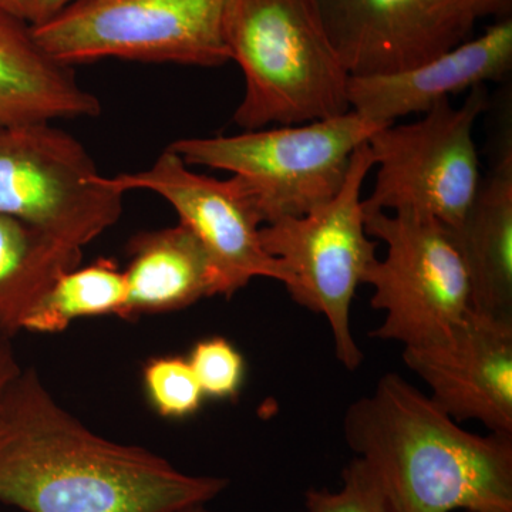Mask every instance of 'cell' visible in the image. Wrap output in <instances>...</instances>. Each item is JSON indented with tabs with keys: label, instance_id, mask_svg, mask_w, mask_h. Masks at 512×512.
Segmentation results:
<instances>
[{
	"label": "cell",
	"instance_id": "1",
	"mask_svg": "<svg viewBox=\"0 0 512 512\" xmlns=\"http://www.w3.org/2000/svg\"><path fill=\"white\" fill-rule=\"evenodd\" d=\"M99 436L23 369L0 399V503L25 512H184L228 487Z\"/></svg>",
	"mask_w": 512,
	"mask_h": 512
},
{
	"label": "cell",
	"instance_id": "2",
	"mask_svg": "<svg viewBox=\"0 0 512 512\" xmlns=\"http://www.w3.org/2000/svg\"><path fill=\"white\" fill-rule=\"evenodd\" d=\"M343 434L392 512H512V434L464 430L399 373L350 404Z\"/></svg>",
	"mask_w": 512,
	"mask_h": 512
},
{
	"label": "cell",
	"instance_id": "3",
	"mask_svg": "<svg viewBox=\"0 0 512 512\" xmlns=\"http://www.w3.org/2000/svg\"><path fill=\"white\" fill-rule=\"evenodd\" d=\"M225 42L244 73L234 121L245 131L350 111L349 73L316 0H227Z\"/></svg>",
	"mask_w": 512,
	"mask_h": 512
},
{
	"label": "cell",
	"instance_id": "4",
	"mask_svg": "<svg viewBox=\"0 0 512 512\" xmlns=\"http://www.w3.org/2000/svg\"><path fill=\"white\" fill-rule=\"evenodd\" d=\"M386 124L355 111L330 119L244 131L237 136L183 138L171 144L187 165L224 170L251 198L262 227L301 217L332 200L360 146Z\"/></svg>",
	"mask_w": 512,
	"mask_h": 512
},
{
	"label": "cell",
	"instance_id": "5",
	"mask_svg": "<svg viewBox=\"0 0 512 512\" xmlns=\"http://www.w3.org/2000/svg\"><path fill=\"white\" fill-rule=\"evenodd\" d=\"M372 170L366 143L353 154L345 183L332 200L301 217L281 218L261 228L265 251L284 268L289 296L302 308L325 316L336 359L348 370L363 363L350 325L353 299L379 259V241L367 234L362 200Z\"/></svg>",
	"mask_w": 512,
	"mask_h": 512
},
{
	"label": "cell",
	"instance_id": "6",
	"mask_svg": "<svg viewBox=\"0 0 512 512\" xmlns=\"http://www.w3.org/2000/svg\"><path fill=\"white\" fill-rule=\"evenodd\" d=\"M367 234L384 242V259L369 269L372 306L384 313L370 336L403 348L446 342L470 308L463 256L446 225L416 212H365Z\"/></svg>",
	"mask_w": 512,
	"mask_h": 512
},
{
	"label": "cell",
	"instance_id": "7",
	"mask_svg": "<svg viewBox=\"0 0 512 512\" xmlns=\"http://www.w3.org/2000/svg\"><path fill=\"white\" fill-rule=\"evenodd\" d=\"M485 86L461 106L440 101L410 124H386L367 140L376 170L365 212H416L460 227L481 183L474 128L487 110Z\"/></svg>",
	"mask_w": 512,
	"mask_h": 512
},
{
	"label": "cell",
	"instance_id": "8",
	"mask_svg": "<svg viewBox=\"0 0 512 512\" xmlns=\"http://www.w3.org/2000/svg\"><path fill=\"white\" fill-rule=\"evenodd\" d=\"M225 8L227 0H80L32 28L67 66L114 57L220 67L231 62Z\"/></svg>",
	"mask_w": 512,
	"mask_h": 512
},
{
	"label": "cell",
	"instance_id": "9",
	"mask_svg": "<svg viewBox=\"0 0 512 512\" xmlns=\"http://www.w3.org/2000/svg\"><path fill=\"white\" fill-rule=\"evenodd\" d=\"M123 197L72 134L50 123L0 126V214L84 249L120 220Z\"/></svg>",
	"mask_w": 512,
	"mask_h": 512
},
{
	"label": "cell",
	"instance_id": "10",
	"mask_svg": "<svg viewBox=\"0 0 512 512\" xmlns=\"http://www.w3.org/2000/svg\"><path fill=\"white\" fill-rule=\"evenodd\" d=\"M349 76L413 69L470 39L481 20L510 16L512 0H316Z\"/></svg>",
	"mask_w": 512,
	"mask_h": 512
},
{
	"label": "cell",
	"instance_id": "11",
	"mask_svg": "<svg viewBox=\"0 0 512 512\" xmlns=\"http://www.w3.org/2000/svg\"><path fill=\"white\" fill-rule=\"evenodd\" d=\"M110 180L124 194L151 191L174 208L180 224L190 229L210 256L221 296L232 298L255 278L285 284L284 268L265 251L261 218L237 178L222 181L195 173L167 148L146 170Z\"/></svg>",
	"mask_w": 512,
	"mask_h": 512
},
{
	"label": "cell",
	"instance_id": "12",
	"mask_svg": "<svg viewBox=\"0 0 512 512\" xmlns=\"http://www.w3.org/2000/svg\"><path fill=\"white\" fill-rule=\"evenodd\" d=\"M404 365L429 387L431 402L457 423L512 434V323L468 312L437 345L403 349Z\"/></svg>",
	"mask_w": 512,
	"mask_h": 512
},
{
	"label": "cell",
	"instance_id": "13",
	"mask_svg": "<svg viewBox=\"0 0 512 512\" xmlns=\"http://www.w3.org/2000/svg\"><path fill=\"white\" fill-rule=\"evenodd\" d=\"M512 69V19H497L483 35L404 72L349 77L350 110L393 124L424 114L454 94L504 79Z\"/></svg>",
	"mask_w": 512,
	"mask_h": 512
},
{
	"label": "cell",
	"instance_id": "14",
	"mask_svg": "<svg viewBox=\"0 0 512 512\" xmlns=\"http://www.w3.org/2000/svg\"><path fill=\"white\" fill-rule=\"evenodd\" d=\"M100 101L37 42L32 25L0 5V126L94 117Z\"/></svg>",
	"mask_w": 512,
	"mask_h": 512
},
{
	"label": "cell",
	"instance_id": "15",
	"mask_svg": "<svg viewBox=\"0 0 512 512\" xmlns=\"http://www.w3.org/2000/svg\"><path fill=\"white\" fill-rule=\"evenodd\" d=\"M454 239L477 315L512 323V144L504 141Z\"/></svg>",
	"mask_w": 512,
	"mask_h": 512
},
{
	"label": "cell",
	"instance_id": "16",
	"mask_svg": "<svg viewBox=\"0 0 512 512\" xmlns=\"http://www.w3.org/2000/svg\"><path fill=\"white\" fill-rule=\"evenodd\" d=\"M127 249V299L120 318L180 311L220 295L210 256L183 224L141 232Z\"/></svg>",
	"mask_w": 512,
	"mask_h": 512
},
{
	"label": "cell",
	"instance_id": "17",
	"mask_svg": "<svg viewBox=\"0 0 512 512\" xmlns=\"http://www.w3.org/2000/svg\"><path fill=\"white\" fill-rule=\"evenodd\" d=\"M82 258V248L0 214V330L12 338L20 332L50 286L80 266Z\"/></svg>",
	"mask_w": 512,
	"mask_h": 512
},
{
	"label": "cell",
	"instance_id": "18",
	"mask_svg": "<svg viewBox=\"0 0 512 512\" xmlns=\"http://www.w3.org/2000/svg\"><path fill=\"white\" fill-rule=\"evenodd\" d=\"M126 299L124 272L111 259H97L59 276L23 320L22 330L59 333L77 319L121 316Z\"/></svg>",
	"mask_w": 512,
	"mask_h": 512
},
{
	"label": "cell",
	"instance_id": "19",
	"mask_svg": "<svg viewBox=\"0 0 512 512\" xmlns=\"http://www.w3.org/2000/svg\"><path fill=\"white\" fill-rule=\"evenodd\" d=\"M144 392L165 419H185L201 409L205 396L187 357L160 356L143 369Z\"/></svg>",
	"mask_w": 512,
	"mask_h": 512
},
{
	"label": "cell",
	"instance_id": "20",
	"mask_svg": "<svg viewBox=\"0 0 512 512\" xmlns=\"http://www.w3.org/2000/svg\"><path fill=\"white\" fill-rule=\"evenodd\" d=\"M301 512H392L379 481L365 461L353 458L342 473L338 491L312 488Z\"/></svg>",
	"mask_w": 512,
	"mask_h": 512
},
{
	"label": "cell",
	"instance_id": "21",
	"mask_svg": "<svg viewBox=\"0 0 512 512\" xmlns=\"http://www.w3.org/2000/svg\"><path fill=\"white\" fill-rule=\"evenodd\" d=\"M187 359L205 397L237 399L245 380V360L229 340L222 336L200 340Z\"/></svg>",
	"mask_w": 512,
	"mask_h": 512
},
{
	"label": "cell",
	"instance_id": "22",
	"mask_svg": "<svg viewBox=\"0 0 512 512\" xmlns=\"http://www.w3.org/2000/svg\"><path fill=\"white\" fill-rule=\"evenodd\" d=\"M23 367L12 345V336L0 330V399L10 384L18 379Z\"/></svg>",
	"mask_w": 512,
	"mask_h": 512
},
{
	"label": "cell",
	"instance_id": "23",
	"mask_svg": "<svg viewBox=\"0 0 512 512\" xmlns=\"http://www.w3.org/2000/svg\"><path fill=\"white\" fill-rule=\"evenodd\" d=\"M77 2L80 0H30L28 22L32 26L43 25Z\"/></svg>",
	"mask_w": 512,
	"mask_h": 512
},
{
	"label": "cell",
	"instance_id": "24",
	"mask_svg": "<svg viewBox=\"0 0 512 512\" xmlns=\"http://www.w3.org/2000/svg\"><path fill=\"white\" fill-rule=\"evenodd\" d=\"M0 5L20 18L28 20L30 0H0Z\"/></svg>",
	"mask_w": 512,
	"mask_h": 512
},
{
	"label": "cell",
	"instance_id": "25",
	"mask_svg": "<svg viewBox=\"0 0 512 512\" xmlns=\"http://www.w3.org/2000/svg\"><path fill=\"white\" fill-rule=\"evenodd\" d=\"M184 512H210V511H208L207 508L204 507V505H201V507L190 508V510H187Z\"/></svg>",
	"mask_w": 512,
	"mask_h": 512
},
{
	"label": "cell",
	"instance_id": "26",
	"mask_svg": "<svg viewBox=\"0 0 512 512\" xmlns=\"http://www.w3.org/2000/svg\"><path fill=\"white\" fill-rule=\"evenodd\" d=\"M460 512H473V511H460Z\"/></svg>",
	"mask_w": 512,
	"mask_h": 512
}]
</instances>
